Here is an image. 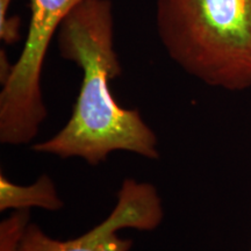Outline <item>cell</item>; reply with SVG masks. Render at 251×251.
I'll return each instance as SVG.
<instances>
[{
	"label": "cell",
	"mask_w": 251,
	"mask_h": 251,
	"mask_svg": "<svg viewBox=\"0 0 251 251\" xmlns=\"http://www.w3.org/2000/svg\"><path fill=\"white\" fill-rule=\"evenodd\" d=\"M28 209L15 212L0 225V251H17L28 227Z\"/></svg>",
	"instance_id": "6"
},
{
	"label": "cell",
	"mask_w": 251,
	"mask_h": 251,
	"mask_svg": "<svg viewBox=\"0 0 251 251\" xmlns=\"http://www.w3.org/2000/svg\"><path fill=\"white\" fill-rule=\"evenodd\" d=\"M163 218L164 211L156 187L128 178L122 181L117 205L101 224L68 241L51 238L36 224H29L17 251H129L133 241L119 236V230H153Z\"/></svg>",
	"instance_id": "4"
},
{
	"label": "cell",
	"mask_w": 251,
	"mask_h": 251,
	"mask_svg": "<svg viewBox=\"0 0 251 251\" xmlns=\"http://www.w3.org/2000/svg\"><path fill=\"white\" fill-rule=\"evenodd\" d=\"M250 251H251V250H250Z\"/></svg>",
	"instance_id": "8"
},
{
	"label": "cell",
	"mask_w": 251,
	"mask_h": 251,
	"mask_svg": "<svg viewBox=\"0 0 251 251\" xmlns=\"http://www.w3.org/2000/svg\"><path fill=\"white\" fill-rule=\"evenodd\" d=\"M156 27L190 76L227 91L251 87V0H157Z\"/></svg>",
	"instance_id": "2"
},
{
	"label": "cell",
	"mask_w": 251,
	"mask_h": 251,
	"mask_svg": "<svg viewBox=\"0 0 251 251\" xmlns=\"http://www.w3.org/2000/svg\"><path fill=\"white\" fill-rule=\"evenodd\" d=\"M30 207H39L47 211L63 208L54 181L47 175L41 176L35 183L27 186L12 183L7 177L0 176V211L18 209L24 211Z\"/></svg>",
	"instance_id": "5"
},
{
	"label": "cell",
	"mask_w": 251,
	"mask_h": 251,
	"mask_svg": "<svg viewBox=\"0 0 251 251\" xmlns=\"http://www.w3.org/2000/svg\"><path fill=\"white\" fill-rule=\"evenodd\" d=\"M57 42L62 57L83 71L80 91L68 124L31 149L61 158L80 157L91 165L105 162L114 151L158 159L156 134L137 109L121 107L109 89V81L121 74L111 1L80 2L62 23Z\"/></svg>",
	"instance_id": "1"
},
{
	"label": "cell",
	"mask_w": 251,
	"mask_h": 251,
	"mask_svg": "<svg viewBox=\"0 0 251 251\" xmlns=\"http://www.w3.org/2000/svg\"><path fill=\"white\" fill-rule=\"evenodd\" d=\"M84 0H30V23L23 52L0 93V142L33 141L47 118L41 76L50 41L64 19Z\"/></svg>",
	"instance_id": "3"
},
{
	"label": "cell",
	"mask_w": 251,
	"mask_h": 251,
	"mask_svg": "<svg viewBox=\"0 0 251 251\" xmlns=\"http://www.w3.org/2000/svg\"><path fill=\"white\" fill-rule=\"evenodd\" d=\"M12 0H0V39L6 45H13L20 40V20L8 15Z\"/></svg>",
	"instance_id": "7"
}]
</instances>
